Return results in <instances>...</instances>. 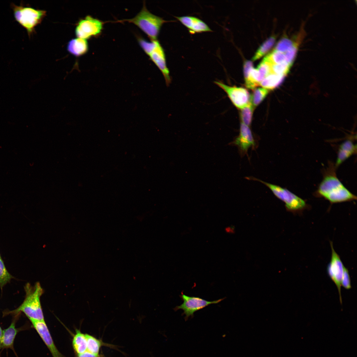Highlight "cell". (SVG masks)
Wrapping results in <instances>:
<instances>
[{
  "instance_id": "3957f363",
  "label": "cell",
  "mask_w": 357,
  "mask_h": 357,
  "mask_svg": "<svg viewBox=\"0 0 357 357\" xmlns=\"http://www.w3.org/2000/svg\"><path fill=\"white\" fill-rule=\"evenodd\" d=\"M264 132L255 117L243 114L218 117L206 126L202 147L206 156L229 169H238L259 158Z\"/></svg>"
},
{
  "instance_id": "7a4b0ae2",
  "label": "cell",
  "mask_w": 357,
  "mask_h": 357,
  "mask_svg": "<svg viewBox=\"0 0 357 357\" xmlns=\"http://www.w3.org/2000/svg\"><path fill=\"white\" fill-rule=\"evenodd\" d=\"M310 67L263 47L236 66L227 86V102L237 114L264 116L298 103L309 84Z\"/></svg>"
},
{
  "instance_id": "6da1fadb",
  "label": "cell",
  "mask_w": 357,
  "mask_h": 357,
  "mask_svg": "<svg viewBox=\"0 0 357 357\" xmlns=\"http://www.w3.org/2000/svg\"><path fill=\"white\" fill-rule=\"evenodd\" d=\"M33 18L47 62L79 89L88 107L100 96L105 81L121 69L138 42L136 33L64 14L51 16L37 10Z\"/></svg>"
},
{
  "instance_id": "277c9868",
  "label": "cell",
  "mask_w": 357,
  "mask_h": 357,
  "mask_svg": "<svg viewBox=\"0 0 357 357\" xmlns=\"http://www.w3.org/2000/svg\"><path fill=\"white\" fill-rule=\"evenodd\" d=\"M354 64H356V66H357V62H356V63H354Z\"/></svg>"
}]
</instances>
